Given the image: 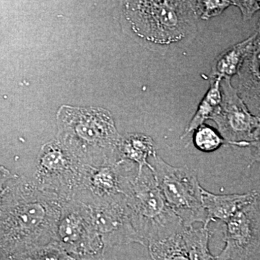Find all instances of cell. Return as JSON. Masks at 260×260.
Here are the masks:
<instances>
[{
    "label": "cell",
    "mask_w": 260,
    "mask_h": 260,
    "mask_svg": "<svg viewBox=\"0 0 260 260\" xmlns=\"http://www.w3.org/2000/svg\"><path fill=\"white\" fill-rule=\"evenodd\" d=\"M86 167L57 140H52L39 152L36 184L66 201L79 190Z\"/></svg>",
    "instance_id": "8992f818"
},
{
    "label": "cell",
    "mask_w": 260,
    "mask_h": 260,
    "mask_svg": "<svg viewBox=\"0 0 260 260\" xmlns=\"http://www.w3.org/2000/svg\"><path fill=\"white\" fill-rule=\"evenodd\" d=\"M153 174L169 208L185 228L200 222L208 225L203 203V187L194 171L186 167H174L160 157H154Z\"/></svg>",
    "instance_id": "5b68a950"
},
{
    "label": "cell",
    "mask_w": 260,
    "mask_h": 260,
    "mask_svg": "<svg viewBox=\"0 0 260 260\" xmlns=\"http://www.w3.org/2000/svg\"><path fill=\"white\" fill-rule=\"evenodd\" d=\"M231 80H221V103L210 119L217 124L226 144L249 147L259 129L260 116L249 111Z\"/></svg>",
    "instance_id": "ba28073f"
},
{
    "label": "cell",
    "mask_w": 260,
    "mask_h": 260,
    "mask_svg": "<svg viewBox=\"0 0 260 260\" xmlns=\"http://www.w3.org/2000/svg\"><path fill=\"white\" fill-rule=\"evenodd\" d=\"M232 6L237 7L242 13L243 20L246 21L260 11V1H232Z\"/></svg>",
    "instance_id": "44dd1931"
},
{
    "label": "cell",
    "mask_w": 260,
    "mask_h": 260,
    "mask_svg": "<svg viewBox=\"0 0 260 260\" xmlns=\"http://www.w3.org/2000/svg\"><path fill=\"white\" fill-rule=\"evenodd\" d=\"M191 7L198 18L207 20L218 16L232 6V1H219V0H208V1H191Z\"/></svg>",
    "instance_id": "ffe728a7"
},
{
    "label": "cell",
    "mask_w": 260,
    "mask_h": 260,
    "mask_svg": "<svg viewBox=\"0 0 260 260\" xmlns=\"http://www.w3.org/2000/svg\"><path fill=\"white\" fill-rule=\"evenodd\" d=\"M118 152L119 158L138 165V173L145 167L153 172V168L149 164L148 159L157 155L151 137L142 133H127L121 136Z\"/></svg>",
    "instance_id": "5bb4252c"
},
{
    "label": "cell",
    "mask_w": 260,
    "mask_h": 260,
    "mask_svg": "<svg viewBox=\"0 0 260 260\" xmlns=\"http://www.w3.org/2000/svg\"><path fill=\"white\" fill-rule=\"evenodd\" d=\"M259 194L252 190L245 194H215L203 188V206L208 215V225L211 221L227 222L246 205L257 200Z\"/></svg>",
    "instance_id": "4fadbf2b"
},
{
    "label": "cell",
    "mask_w": 260,
    "mask_h": 260,
    "mask_svg": "<svg viewBox=\"0 0 260 260\" xmlns=\"http://www.w3.org/2000/svg\"><path fill=\"white\" fill-rule=\"evenodd\" d=\"M221 80L218 78H210L209 89L200 103L194 115L181 135V138H185L191 132L194 131L198 126L204 124L205 121L210 119L215 110L218 109L222 100L220 90Z\"/></svg>",
    "instance_id": "2e32d148"
},
{
    "label": "cell",
    "mask_w": 260,
    "mask_h": 260,
    "mask_svg": "<svg viewBox=\"0 0 260 260\" xmlns=\"http://www.w3.org/2000/svg\"><path fill=\"white\" fill-rule=\"evenodd\" d=\"M252 162H260V126L249 146Z\"/></svg>",
    "instance_id": "7402d4cb"
},
{
    "label": "cell",
    "mask_w": 260,
    "mask_h": 260,
    "mask_svg": "<svg viewBox=\"0 0 260 260\" xmlns=\"http://www.w3.org/2000/svg\"><path fill=\"white\" fill-rule=\"evenodd\" d=\"M255 39L237 74V92L254 115L260 116V15Z\"/></svg>",
    "instance_id": "7c38bea8"
},
{
    "label": "cell",
    "mask_w": 260,
    "mask_h": 260,
    "mask_svg": "<svg viewBox=\"0 0 260 260\" xmlns=\"http://www.w3.org/2000/svg\"><path fill=\"white\" fill-rule=\"evenodd\" d=\"M213 232L208 225L185 228L181 233L183 242L189 260H216L209 249V240Z\"/></svg>",
    "instance_id": "e0dca14e"
},
{
    "label": "cell",
    "mask_w": 260,
    "mask_h": 260,
    "mask_svg": "<svg viewBox=\"0 0 260 260\" xmlns=\"http://www.w3.org/2000/svg\"><path fill=\"white\" fill-rule=\"evenodd\" d=\"M192 140L195 148L206 153H213L222 145L226 144L218 131L205 124L194 130Z\"/></svg>",
    "instance_id": "d6986e66"
},
{
    "label": "cell",
    "mask_w": 260,
    "mask_h": 260,
    "mask_svg": "<svg viewBox=\"0 0 260 260\" xmlns=\"http://www.w3.org/2000/svg\"><path fill=\"white\" fill-rule=\"evenodd\" d=\"M56 121V140L84 165L99 167L119 160L121 136L109 111L62 106Z\"/></svg>",
    "instance_id": "7a4b0ae2"
},
{
    "label": "cell",
    "mask_w": 260,
    "mask_h": 260,
    "mask_svg": "<svg viewBox=\"0 0 260 260\" xmlns=\"http://www.w3.org/2000/svg\"><path fill=\"white\" fill-rule=\"evenodd\" d=\"M80 201L88 205L98 232L104 243V249L131 243H138L143 245L133 226L124 194Z\"/></svg>",
    "instance_id": "9c48e42d"
},
{
    "label": "cell",
    "mask_w": 260,
    "mask_h": 260,
    "mask_svg": "<svg viewBox=\"0 0 260 260\" xmlns=\"http://www.w3.org/2000/svg\"><path fill=\"white\" fill-rule=\"evenodd\" d=\"M138 172L135 171V164L121 158L99 167L87 166L82 185L73 198L98 200L124 195Z\"/></svg>",
    "instance_id": "30bf717a"
},
{
    "label": "cell",
    "mask_w": 260,
    "mask_h": 260,
    "mask_svg": "<svg viewBox=\"0 0 260 260\" xmlns=\"http://www.w3.org/2000/svg\"><path fill=\"white\" fill-rule=\"evenodd\" d=\"M124 196L133 226L143 245L164 240L181 234L185 229L181 219L167 205L153 172L148 168L138 172Z\"/></svg>",
    "instance_id": "277c9868"
},
{
    "label": "cell",
    "mask_w": 260,
    "mask_h": 260,
    "mask_svg": "<svg viewBox=\"0 0 260 260\" xmlns=\"http://www.w3.org/2000/svg\"><path fill=\"white\" fill-rule=\"evenodd\" d=\"M12 175L9 171L7 170L5 167L0 166V192H3V185L5 183L10 179H12Z\"/></svg>",
    "instance_id": "603a6c76"
},
{
    "label": "cell",
    "mask_w": 260,
    "mask_h": 260,
    "mask_svg": "<svg viewBox=\"0 0 260 260\" xmlns=\"http://www.w3.org/2000/svg\"><path fill=\"white\" fill-rule=\"evenodd\" d=\"M123 12L135 35L157 47L177 44L196 31L191 1L125 2Z\"/></svg>",
    "instance_id": "3957f363"
},
{
    "label": "cell",
    "mask_w": 260,
    "mask_h": 260,
    "mask_svg": "<svg viewBox=\"0 0 260 260\" xmlns=\"http://www.w3.org/2000/svg\"><path fill=\"white\" fill-rule=\"evenodd\" d=\"M56 242L78 259H98L105 249L88 205L75 198L63 203Z\"/></svg>",
    "instance_id": "52a82bcc"
},
{
    "label": "cell",
    "mask_w": 260,
    "mask_h": 260,
    "mask_svg": "<svg viewBox=\"0 0 260 260\" xmlns=\"http://www.w3.org/2000/svg\"><path fill=\"white\" fill-rule=\"evenodd\" d=\"M223 250L216 260H242L250 256L260 243V212L257 200L246 205L225 222Z\"/></svg>",
    "instance_id": "8fae6325"
},
{
    "label": "cell",
    "mask_w": 260,
    "mask_h": 260,
    "mask_svg": "<svg viewBox=\"0 0 260 260\" xmlns=\"http://www.w3.org/2000/svg\"><path fill=\"white\" fill-rule=\"evenodd\" d=\"M148 246L153 260H189L181 233L164 240L150 243Z\"/></svg>",
    "instance_id": "ac0fdd59"
},
{
    "label": "cell",
    "mask_w": 260,
    "mask_h": 260,
    "mask_svg": "<svg viewBox=\"0 0 260 260\" xmlns=\"http://www.w3.org/2000/svg\"><path fill=\"white\" fill-rule=\"evenodd\" d=\"M255 32L242 42L234 44L219 54L213 61L210 78L220 79L237 75L255 39Z\"/></svg>",
    "instance_id": "9a60e30c"
},
{
    "label": "cell",
    "mask_w": 260,
    "mask_h": 260,
    "mask_svg": "<svg viewBox=\"0 0 260 260\" xmlns=\"http://www.w3.org/2000/svg\"><path fill=\"white\" fill-rule=\"evenodd\" d=\"M16 189L0 223V253L10 259L56 242L64 202L36 183L24 182Z\"/></svg>",
    "instance_id": "6da1fadb"
}]
</instances>
